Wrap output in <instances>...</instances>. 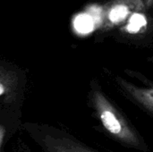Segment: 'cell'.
<instances>
[{
	"instance_id": "obj_1",
	"label": "cell",
	"mask_w": 153,
	"mask_h": 152,
	"mask_svg": "<svg viewBox=\"0 0 153 152\" xmlns=\"http://www.w3.org/2000/svg\"><path fill=\"white\" fill-rule=\"evenodd\" d=\"M91 98L95 117L108 138L125 148L150 152L145 139L100 89L94 87Z\"/></svg>"
},
{
	"instance_id": "obj_2",
	"label": "cell",
	"mask_w": 153,
	"mask_h": 152,
	"mask_svg": "<svg viewBox=\"0 0 153 152\" xmlns=\"http://www.w3.org/2000/svg\"><path fill=\"white\" fill-rule=\"evenodd\" d=\"M30 138L44 152H99L72 134L55 128H28Z\"/></svg>"
},
{
	"instance_id": "obj_3",
	"label": "cell",
	"mask_w": 153,
	"mask_h": 152,
	"mask_svg": "<svg viewBox=\"0 0 153 152\" xmlns=\"http://www.w3.org/2000/svg\"><path fill=\"white\" fill-rule=\"evenodd\" d=\"M153 5V0H111L105 5L100 28L108 30L123 22L130 15Z\"/></svg>"
},
{
	"instance_id": "obj_4",
	"label": "cell",
	"mask_w": 153,
	"mask_h": 152,
	"mask_svg": "<svg viewBox=\"0 0 153 152\" xmlns=\"http://www.w3.org/2000/svg\"><path fill=\"white\" fill-rule=\"evenodd\" d=\"M117 82L125 93L153 117V87L140 88L117 77Z\"/></svg>"
},
{
	"instance_id": "obj_5",
	"label": "cell",
	"mask_w": 153,
	"mask_h": 152,
	"mask_svg": "<svg viewBox=\"0 0 153 152\" xmlns=\"http://www.w3.org/2000/svg\"><path fill=\"white\" fill-rule=\"evenodd\" d=\"M5 91V89H4V86L0 82V96H2Z\"/></svg>"
}]
</instances>
